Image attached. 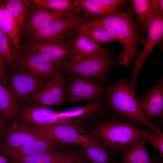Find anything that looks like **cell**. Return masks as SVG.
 Segmentation results:
<instances>
[{"mask_svg": "<svg viewBox=\"0 0 163 163\" xmlns=\"http://www.w3.org/2000/svg\"><path fill=\"white\" fill-rule=\"evenodd\" d=\"M94 27H104L112 32L122 41L124 47L123 52L119 56L121 66L129 64L131 59L138 55L136 45L137 35L132 18L127 12H117L85 21L72 31L67 33L69 37L79 31Z\"/></svg>", "mask_w": 163, "mask_h": 163, "instance_id": "6da1fadb", "label": "cell"}, {"mask_svg": "<svg viewBox=\"0 0 163 163\" xmlns=\"http://www.w3.org/2000/svg\"><path fill=\"white\" fill-rule=\"evenodd\" d=\"M109 103L116 111L128 118L142 123L154 132L162 134L160 130L144 117L135 95L126 78L119 80L107 89Z\"/></svg>", "mask_w": 163, "mask_h": 163, "instance_id": "7a4b0ae2", "label": "cell"}, {"mask_svg": "<svg viewBox=\"0 0 163 163\" xmlns=\"http://www.w3.org/2000/svg\"><path fill=\"white\" fill-rule=\"evenodd\" d=\"M142 129L126 122L115 120L98 125L94 135L113 153L123 152L133 141L141 138Z\"/></svg>", "mask_w": 163, "mask_h": 163, "instance_id": "3957f363", "label": "cell"}, {"mask_svg": "<svg viewBox=\"0 0 163 163\" xmlns=\"http://www.w3.org/2000/svg\"><path fill=\"white\" fill-rule=\"evenodd\" d=\"M21 111V123L37 126L61 123L75 126L77 120L81 115L78 108L60 112L47 106L38 105L24 106Z\"/></svg>", "mask_w": 163, "mask_h": 163, "instance_id": "277c9868", "label": "cell"}, {"mask_svg": "<svg viewBox=\"0 0 163 163\" xmlns=\"http://www.w3.org/2000/svg\"><path fill=\"white\" fill-rule=\"evenodd\" d=\"M111 62L108 53L98 56L79 59L72 56L62 64V66L66 72L94 78L104 83Z\"/></svg>", "mask_w": 163, "mask_h": 163, "instance_id": "5b68a950", "label": "cell"}, {"mask_svg": "<svg viewBox=\"0 0 163 163\" xmlns=\"http://www.w3.org/2000/svg\"><path fill=\"white\" fill-rule=\"evenodd\" d=\"M69 79L66 91L67 101H86L94 103L101 101L107 96V89L91 78L74 75Z\"/></svg>", "mask_w": 163, "mask_h": 163, "instance_id": "8992f818", "label": "cell"}, {"mask_svg": "<svg viewBox=\"0 0 163 163\" xmlns=\"http://www.w3.org/2000/svg\"><path fill=\"white\" fill-rule=\"evenodd\" d=\"M162 14L156 8L152 13L147 28L148 29L146 43L135 60L131 69L132 80L130 85L136 91L139 73L144 63L154 46L162 39L163 36Z\"/></svg>", "mask_w": 163, "mask_h": 163, "instance_id": "52a82bcc", "label": "cell"}, {"mask_svg": "<svg viewBox=\"0 0 163 163\" xmlns=\"http://www.w3.org/2000/svg\"><path fill=\"white\" fill-rule=\"evenodd\" d=\"M47 139L60 143L79 144L84 142H91L94 139L88 134L81 135L76 128L66 124H58L43 126L29 124Z\"/></svg>", "mask_w": 163, "mask_h": 163, "instance_id": "ba28073f", "label": "cell"}, {"mask_svg": "<svg viewBox=\"0 0 163 163\" xmlns=\"http://www.w3.org/2000/svg\"><path fill=\"white\" fill-rule=\"evenodd\" d=\"M26 47L27 52L41 55L57 64H62L72 56L68 46L58 38L30 42Z\"/></svg>", "mask_w": 163, "mask_h": 163, "instance_id": "9c48e42d", "label": "cell"}, {"mask_svg": "<svg viewBox=\"0 0 163 163\" xmlns=\"http://www.w3.org/2000/svg\"><path fill=\"white\" fill-rule=\"evenodd\" d=\"M67 85L64 76L59 72L53 80L32 97L28 105L47 106L61 104L65 98Z\"/></svg>", "mask_w": 163, "mask_h": 163, "instance_id": "30bf717a", "label": "cell"}, {"mask_svg": "<svg viewBox=\"0 0 163 163\" xmlns=\"http://www.w3.org/2000/svg\"><path fill=\"white\" fill-rule=\"evenodd\" d=\"M38 140H50L29 125L22 123L21 126L14 125L6 129L0 142V148L3 154L9 149Z\"/></svg>", "mask_w": 163, "mask_h": 163, "instance_id": "8fae6325", "label": "cell"}, {"mask_svg": "<svg viewBox=\"0 0 163 163\" xmlns=\"http://www.w3.org/2000/svg\"><path fill=\"white\" fill-rule=\"evenodd\" d=\"M45 83L44 79L29 72H18L11 77L10 91L14 98L23 100L34 95Z\"/></svg>", "mask_w": 163, "mask_h": 163, "instance_id": "7c38bea8", "label": "cell"}, {"mask_svg": "<svg viewBox=\"0 0 163 163\" xmlns=\"http://www.w3.org/2000/svg\"><path fill=\"white\" fill-rule=\"evenodd\" d=\"M85 21L77 15L53 21L26 35V38L30 42L57 38L62 35L68 30L75 29Z\"/></svg>", "mask_w": 163, "mask_h": 163, "instance_id": "4fadbf2b", "label": "cell"}, {"mask_svg": "<svg viewBox=\"0 0 163 163\" xmlns=\"http://www.w3.org/2000/svg\"><path fill=\"white\" fill-rule=\"evenodd\" d=\"M138 103L142 113L149 122L160 116L163 109L162 80L158 81Z\"/></svg>", "mask_w": 163, "mask_h": 163, "instance_id": "5bb4252c", "label": "cell"}, {"mask_svg": "<svg viewBox=\"0 0 163 163\" xmlns=\"http://www.w3.org/2000/svg\"><path fill=\"white\" fill-rule=\"evenodd\" d=\"M77 13L32 8L27 18L24 34L27 35L57 20L75 16Z\"/></svg>", "mask_w": 163, "mask_h": 163, "instance_id": "9a60e30c", "label": "cell"}, {"mask_svg": "<svg viewBox=\"0 0 163 163\" xmlns=\"http://www.w3.org/2000/svg\"><path fill=\"white\" fill-rule=\"evenodd\" d=\"M77 32L68 46L74 57L79 59L98 56L107 53L100 44L91 39L82 30Z\"/></svg>", "mask_w": 163, "mask_h": 163, "instance_id": "2e32d148", "label": "cell"}, {"mask_svg": "<svg viewBox=\"0 0 163 163\" xmlns=\"http://www.w3.org/2000/svg\"><path fill=\"white\" fill-rule=\"evenodd\" d=\"M21 65L29 72L40 77L54 78L59 73L57 63L38 54L27 52Z\"/></svg>", "mask_w": 163, "mask_h": 163, "instance_id": "e0dca14e", "label": "cell"}, {"mask_svg": "<svg viewBox=\"0 0 163 163\" xmlns=\"http://www.w3.org/2000/svg\"><path fill=\"white\" fill-rule=\"evenodd\" d=\"M59 143L50 140L34 141L9 149L2 154L8 161L48 152H57Z\"/></svg>", "mask_w": 163, "mask_h": 163, "instance_id": "ac0fdd59", "label": "cell"}, {"mask_svg": "<svg viewBox=\"0 0 163 163\" xmlns=\"http://www.w3.org/2000/svg\"><path fill=\"white\" fill-rule=\"evenodd\" d=\"M0 29L11 38L18 57H20L22 48L21 35L16 22L3 0H0Z\"/></svg>", "mask_w": 163, "mask_h": 163, "instance_id": "d6986e66", "label": "cell"}, {"mask_svg": "<svg viewBox=\"0 0 163 163\" xmlns=\"http://www.w3.org/2000/svg\"><path fill=\"white\" fill-rule=\"evenodd\" d=\"M145 142L141 138L132 142L123 151L120 163H155L146 151Z\"/></svg>", "mask_w": 163, "mask_h": 163, "instance_id": "ffe728a7", "label": "cell"}, {"mask_svg": "<svg viewBox=\"0 0 163 163\" xmlns=\"http://www.w3.org/2000/svg\"><path fill=\"white\" fill-rule=\"evenodd\" d=\"M4 2L14 18L20 35L24 34L27 18L31 10L30 0H7Z\"/></svg>", "mask_w": 163, "mask_h": 163, "instance_id": "44dd1931", "label": "cell"}, {"mask_svg": "<svg viewBox=\"0 0 163 163\" xmlns=\"http://www.w3.org/2000/svg\"><path fill=\"white\" fill-rule=\"evenodd\" d=\"M75 5L82 10L85 17L99 18L118 12L114 8L103 4L99 0H74Z\"/></svg>", "mask_w": 163, "mask_h": 163, "instance_id": "7402d4cb", "label": "cell"}, {"mask_svg": "<svg viewBox=\"0 0 163 163\" xmlns=\"http://www.w3.org/2000/svg\"><path fill=\"white\" fill-rule=\"evenodd\" d=\"M76 153L69 151L48 152L9 161L11 163H60L73 157Z\"/></svg>", "mask_w": 163, "mask_h": 163, "instance_id": "603a6c76", "label": "cell"}, {"mask_svg": "<svg viewBox=\"0 0 163 163\" xmlns=\"http://www.w3.org/2000/svg\"><path fill=\"white\" fill-rule=\"evenodd\" d=\"M78 145L85 157L92 163H111L109 160L110 152L96 139Z\"/></svg>", "mask_w": 163, "mask_h": 163, "instance_id": "cb8c5ba5", "label": "cell"}, {"mask_svg": "<svg viewBox=\"0 0 163 163\" xmlns=\"http://www.w3.org/2000/svg\"><path fill=\"white\" fill-rule=\"evenodd\" d=\"M19 110L12 93L0 80V113L8 120H11L15 118Z\"/></svg>", "mask_w": 163, "mask_h": 163, "instance_id": "d4e9b609", "label": "cell"}, {"mask_svg": "<svg viewBox=\"0 0 163 163\" xmlns=\"http://www.w3.org/2000/svg\"><path fill=\"white\" fill-rule=\"evenodd\" d=\"M0 55L5 65L16 68L18 56L11 37L0 29Z\"/></svg>", "mask_w": 163, "mask_h": 163, "instance_id": "484cf974", "label": "cell"}, {"mask_svg": "<svg viewBox=\"0 0 163 163\" xmlns=\"http://www.w3.org/2000/svg\"><path fill=\"white\" fill-rule=\"evenodd\" d=\"M32 8L46 9L57 11L77 12L79 9L70 0H30Z\"/></svg>", "mask_w": 163, "mask_h": 163, "instance_id": "4316f807", "label": "cell"}, {"mask_svg": "<svg viewBox=\"0 0 163 163\" xmlns=\"http://www.w3.org/2000/svg\"><path fill=\"white\" fill-rule=\"evenodd\" d=\"M81 30L91 39L100 44L114 41H118L122 44L119 38L104 27H94Z\"/></svg>", "mask_w": 163, "mask_h": 163, "instance_id": "83f0119b", "label": "cell"}, {"mask_svg": "<svg viewBox=\"0 0 163 163\" xmlns=\"http://www.w3.org/2000/svg\"><path fill=\"white\" fill-rule=\"evenodd\" d=\"M133 2L140 24L144 27H147L154 8L152 0H134Z\"/></svg>", "mask_w": 163, "mask_h": 163, "instance_id": "f1b7e54d", "label": "cell"}, {"mask_svg": "<svg viewBox=\"0 0 163 163\" xmlns=\"http://www.w3.org/2000/svg\"><path fill=\"white\" fill-rule=\"evenodd\" d=\"M141 138L155 147L158 150L160 157H163V135L152 130L142 129Z\"/></svg>", "mask_w": 163, "mask_h": 163, "instance_id": "f546056e", "label": "cell"}, {"mask_svg": "<svg viewBox=\"0 0 163 163\" xmlns=\"http://www.w3.org/2000/svg\"><path fill=\"white\" fill-rule=\"evenodd\" d=\"M8 75L6 65L0 55V80L5 85L8 79Z\"/></svg>", "mask_w": 163, "mask_h": 163, "instance_id": "4dcf8cb0", "label": "cell"}, {"mask_svg": "<svg viewBox=\"0 0 163 163\" xmlns=\"http://www.w3.org/2000/svg\"><path fill=\"white\" fill-rule=\"evenodd\" d=\"M99 1L103 4L114 8H117L118 6L125 1L120 0H99Z\"/></svg>", "mask_w": 163, "mask_h": 163, "instance_id": "1f68e13d", "label": "cell"}, {"mask_svg": "<svg viewBox=\"0 0 163 163\" xmlns=\"http://www.w3.org/2000/svg\"><path fill=\"white\" fill-rule=\"evenodd\" d=\"M84 159L82 156L77 153L70 158L60 163H83Z\"/></svg>", "mask_w": 163, "mask_h": 163, "instance_id": "d6a6232c", "label": "cell"}, {"mask_svg": "<svg viewBox=\"0 0 163 163\" xmlns=\"http://www.w3.org/2000/svg\"><path fill=\"white\" fill-rule=\"evenodd\" d=\"M152 2L154 8L157 9L163 14V1L152 0Z\"/></svg>", "mask_w": 163, "mask_h": 163, "instance_id": "836d02e7", "label": "cell"}, {"mask_svg": "<svg viewBox=\"0 0 163 163\" xmlns=\"http://www.w3.org/2000/svg\"><path fill=\"white\" fill-rule=\"evenodd\" d=\"M5 130L4 122L0 115V136L3 135Z\"/></svg>", "mask_w": 163, "mask_h": 163, "instance_id": "e575fe53", "label": "cell"}, {"mask_svg": "<svg viewBox=\"0 0 163 163\" xmlns=\"http://www.w3.org/2000/svg\"><path fill=\"white\" fill-rule=\"evenodd\" d=\"M0 163H8L6 158L0 154Z\"/></svg>", "mask_w": 163, "mask_h": 163, "instance_id": "d590c367", "label": "cell"}, {"mask_svg": "<svg viewBox=\"0 0 163 163\" xmlns=\"http://www.w3.org/2000/svg\"><path fill=\"white\" fill-rule=\"evenodd\" d=\"M154 162L155 163H162V161L159 159L156 160L155 161H154Z\"/></svg>", "mask_w": 163, "mask_h": 163, "instance_id": "8d00e7d4", "label": "cell"}, {"mask_svg": "<svg viewBox=\"0 0 163 163\" xmlns=\"http://www.w3.org/2000/svg\"><path fill=\"white\" fill-rule=\"evenodd\" d=\"M111 163H116L114 161H112V162H111Z\"/></svg>", "mask_w": 163, "mask_h": 163, "instance_id": "74e56055", "label": "cell"}, {"mask_svg": "<svg viewBox=\"0 0 163 163\" xmlns=\"http://www.w3.org/2000/svg\"><path fill=\"white\" fill-rule=\"evenodd\" d=\"M8 163H10V162H8Z\"/></svg>", "mask_w": 163, "mask_h": 163, "instance_id": "f35d334b", "label": "cell"}]
</instances>
